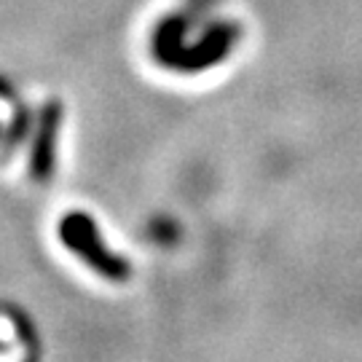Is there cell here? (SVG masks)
Here are the masks:
<instances>
[{
  "instance_id": "6da1fadb",
  "label": "cell",
  "mask_w": 362,
  "mask_h": 362,
  "mask_svg": "<svg viewBox=\"0 0 362 362\" xmlns=\"http://www.w3.org/2000/svg\"><path fill=\"white\" fill-rule=\"evenodd\" d=\"M59 239L94 274H100L105 279H113V282L129 279L132 266L121 255H116L113 250L105 247L103 236H100V231H97V226H94V220L89 215H83V212L65 215L62 223H59Z\"/></svg>"
}]
</instances>
